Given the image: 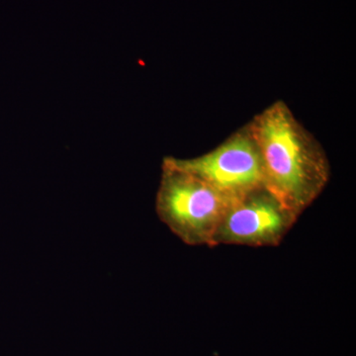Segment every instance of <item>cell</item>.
Returning <instances> with one entry per match:
<instances>
[{"mask_svg": "<svg viewBox=\"0 0 356 356\" xmlns=\"http://www.w3.org/2000/svg\"><path fill=\"white\" fill-rule=\"evenodd\" d=\"M163 161L233 198L266 184L261 152L248 125L203 156L186 159L168 156Z\"/></svg>", "mask_w": 356, "mask_h": 356, "instance_id": "3957f363", "label": "cell"}, {"mask_svg": "<svg viewBox=\"0 0 356 356\" xmlns=\"http://www.w3.org/2000/svg\"><path fill=\"white\" fill-rule=\"evenodd\" d=\"M248 127L261 152L266 186L300 216L329 184L331 166L324 149L282 100Z\"/></svg>", "mask_w": 356, "mask_h": 356, "instance_id": "6da1fadb", "label": "cell"}, {"mask_svg": "<svg viewBox=\"0 0 356 356\" xmlns=\"http://www.w3.org/2000/svg\"><path fill=\"white\" fill-rule=\"evenodd\" d=\"M298 218L266 184L262 185L234 199L218 227L213 247H276Z\"/></svg>", "mask_w": 356, "mask_h": 356, "instance_id": "277c9868", "label": "cell"}, {"mask_svg": "<svg viewBox=\"0 0 356 356\" xmlns=\"http://www.w3.org/2000/svg\"><path fill=\"white\" fill-rule=\"evenodd\" d=\"M234 199L195 175L163 161L156 213L186 245L213 247L218 227Z\"/></svg>", "mask_w": 356, "mask_h": 356, "instance_id": "7a4b0ae2", "label": "cell"}]
</instances>
